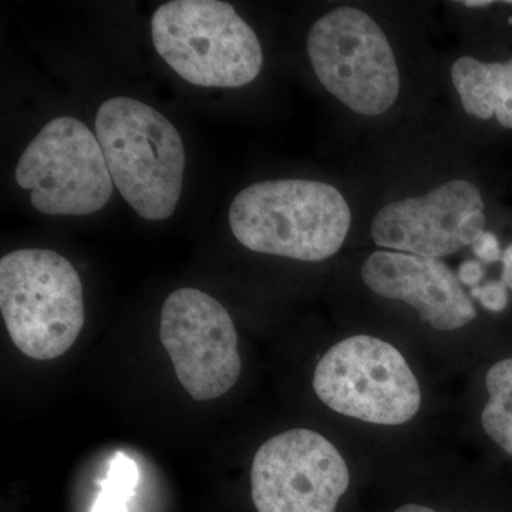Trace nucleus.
<instances>
[{"label": "nucleus", "mask_w": 512, "mask_h": 512, "mask_svg": "<svg viewBox=\"0 0 512 512\" xmlns=\"http://www.w3.org/2000/svg\"><path fill=\"white\" fill-rule=\"evenodd\" d=\"M352 214L342 192L312 180L249 185L229 208L239 244L259 254L319 262L342 248Z\"/></svg>", "instance_id": "1"}, {"label": "nucleus", "mask_w": 512, "mask_h": 512, "mask_svg": "<svg viewBox=\"0 0 512 512\" xmlns=\"http://www.w3.org/2000/svg\"><path fill=\"white\" fill-rule=\"evenodd\" d=\"M96 137L114 187L140 217L170 218L183 190L185 148L177 128L153 107L130 97L101 104Z\"/></svg>", "instance_id": "2"}, {"label": "nucleus", "mask_w": 512, "mask_h": 512, "mask_svg": "<svg viewBox=\"0 0 512 512\" xmlns=\"http://www.w3.org/2000/svg\"><path fill=\"white\" fill-rule=\"evenodd\" d=\"M0 309L16 348L35 360L63 356L86 320L79 274L50 249H19L0 259Z\"/></svg>", "instance_id": "3"}, {"label": "nucleus", "mask_w": 512, "mask_h": 512, "mask_svg": "<svg viewBox=\"0 0 512 512\" xmlns=\"http://www.w3.org/2000/svg\"><path fill=\"white\" fill-rule=\"evenodd\" d=\"M154 47L185 82L234 89L254 82L264 53L254 29L218 0H174L151 19Z\"/></svg>", "instance_id": "4"}, {"label": "nucleus", "mask_w": 512, "mask_h": 512, "mask_svg": "<svg viewBox=\"0 0 512 512\" xmlns=\"http://www.w3.org/2000/svg\"><path fill=\"white\" fill-rule=\"evenodd\" d=\"M313 390L333 412L379 426H400L420 410L419 380L399 349L375 336L340 340L319 360Z\"/></svg>", "instance_id": "5"}, {"label": "nucleus", "mask_w": 512, "mask_h": 512, "mask_svg": "<svg viewBox=\"0 0 512 512\" xmlns=\"http://www.w3.org/2000/svg\"><path fill=\"white\" fill-rule=\"evenodd\" d=\"M308 55L322 86L362 116L386 113L400 92V74L383 30L363 10L342 6L320 18Z\"/></svg>", "instance_id": "6"}, {"label": "nucleus", "mask_w": 512, "mask_h": 512, "mask_svg": "<svg viewBox=\"0 0 512 512\" xmlns=\"http://www.w3.org/2000/svg\"><path fill=\"white\" fill-rule=\"evenodd\" d=\"M16 183L42 214L79 217L106 207L114 188L96 134L73 117L49 121L30 141Z\"/></svg>", "instance_id": "7"}, {"label": "nucleus", "mask_w": 512, "mask_h": 512, "mask_svg": "<svg viewBox=\"0 0 512 512\" xmlns=\"http://www.w3.org/2000/svg\"><path fill=\"white\" fill-rule=\"evenodd\" d=\"M350 471L338 448L316 431L288 430L256 451L251 494L256 512H338Z\"/></svg>", "instance_id": "8"}, {"label": "nucleus", "mask_w": 512, "mask_h": 512, "mask_svg": "<svg viewBox=\"0 0 512 512\" xmlns=\"http://www.w3.org/2000/svg\"><path fill=\"white\" fill-rule=\"evenodd\" d=\"M160 340L178 380L197 402L228 393L241 375L238 335L227 309L208 293L177 289L165 299Z\"/></svg>", "instance_id": "9"}, {"label": "nucleus", "mask_w": 512, "mask_h": 512, "mask_svg": "<svg viewBox=\"0 0 512 512\" xmlns=\"http://www.w3.org/2000/svg\"><path fill=\"white\" fill-rule=\"evenodd\" d=\"M484 227L480 190L453 180L424 197L386 205L372 222V238L394 252L439 259L473 244Z\"/></svg>", "instance_id": "10"}, {"label": "nucleus", "mask_w": 512, "mask_h": 512, "mask_svg": "<svg viewBox=\"0 0 512 512\" xmlns=\"http://www.w3.org/2000/svg\"><path fill=\"white\" fill-rule=\"evenodd\" d=\"M360 274L370 291L413 306L423 322L441 332L464 328L477 318L456 274L440 259L377 251Z\"/></svg>", "instance_id": "11"}, {"label": "nucleus", "mask_w": 512, "mask_h": 512, "mask_svg": "<svg viewBox=\"0 0 512 512\" xmlns=\"http://www.w3.org/2000/svg\"><path fill=\"white\" fill-rule=\"evenodd\" d=\"M451 80L464 110L481 120L497 117L512 128V59L505 63H483L463 56L451 67Z\"/></svg>", "instance_id": "12"}, {"label": "nucleus", "mask_w": 512, "mask_h": 512, "mask_svg": "<svg viewBox=\"0 0 512 512\" xmlns=\"http://www.w3.org/2000/svg\"><path fill=\"white\" fill-rule=\"evenodd\" d=\"M490 394L481 423L487 436L512 457V357L495 363L485 377Z\"/></svg>", "instance_id": "13"}, {"label": "nucleus", "mask_w": 512, "mask_h": 512, "mask_svg": "<svg viewBox=\"0 0 512 512\" xmlns=\"http://www.w3.org/2000/svg\"><path fill=\"white\" fill-rule=\"evenodd\" d=\"M138 471L134 461L117 454L111 461L109 476L103 484V491L97 498L93 512H127L126 503L136 487Z\"/></svg>", "instance_id": "14"}, {"label": "nucleus", "mask_w": 512, "mask_h": 512, "mask_svg": "<svg viewBox=\"0 0 512 512\" xmlns=\"http://www.w3.org/2000/svg\"><path fill=\"white\" fill-rule=\"evenodd\" d=\"M471 296L491 312L504 311L508 305L507 286L501 281L487 282L483 286H476V288L471 289Z\"/></svg>", "instance_id": "15"}, {"label": "nucleus", "mask_w": 512, "mask_h": 512, "mask_svg": "<svg viewBox=\"0 0 512 512\" xmlns=\"http://www.w3.org/2000/svg\"><path fill=\"white\" fill-rule=\"evenodd\" d=\"M474 254L484 264H494L503 258L501 254L500 241L495 237L493 232L484 231L476 238V241L471 244Z\"/></svg>", "instance_id": "16"}, {"label": "nucleus", "mask_w": 512, "mask_h": 512, "mask_svg": "<svg viewBox=\"0 0 512 512\" xmlns=\"http://www.w3.org/2000/svg\"><path fill=\"white\" fill-rule=\"evenodd\" d=\"M484 274V268L480 262L468 259V261H464L463 264L460 265V268H458L457 278L461 284L476 288V286L483 281Z\"/></svg>", "instance_id": "17"}, {"label": "nucleus", "mask_w": 512, "mask_h": 512, "mask_svg": "<svg viewBox=\"0 0 512 512\" xmlns=\"http://www.w3.org/2000/svg\"><path fill=\"white\" fill-rule=\"evenodd\" d=\"M501 261H503V278H501V282L507 288L512 289V244L503 252Z\"/></svg>", "instance_id": "18"}, {"label": "nucleus", "mask_w": 512, "mask_h": 512, "mask_svg": "<svg viewBox=\"0 0 512 512\" xmlns=\"http://www.w3.org/2000/svg\"><path fill=\"white\" fill-rule=\"evenodd\" d=\"M393 512H439L434 510L430 505H424L419 503H407L400 505L399 508H396Z\"/></svg>", "instance_id": "19"}, {"label": "nucleus", "mask_w": 512, "mask_h": 512, "mask_svg": "<svg viewBox=\"0 0 512 512\" xmlns=\"http://www.w3.org/2000/svg\"><path fill=\"white\" fill-rule=\"evenodd\" d=\"M460 3L466 8H488V6L493 5L490 0H466V2Z\"/></svg>", "instance_id": "20"}, {"label": "nucleus", "mask_w": 512, "mask_h": 512, "mask_svg": "<svg viewBox=\"0 0 512 512\" xmlns=\"http://www.w3.org/2000/svg\"><path fill=\"white\" fill-rule=\"evenodd\" d=\"M508 23H510V25H512V18L508 19Z\"/></svg>", "instance_id": "21"}]
</instances>
